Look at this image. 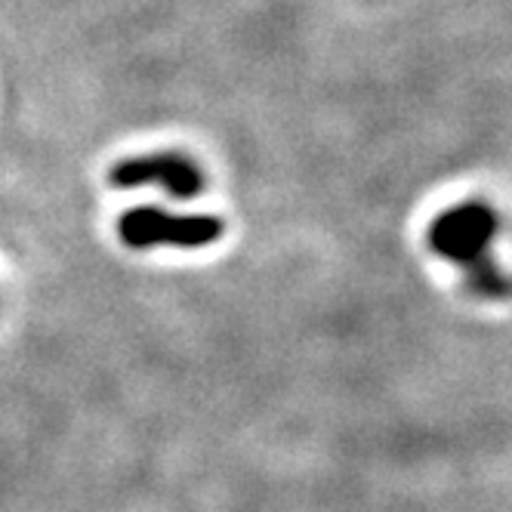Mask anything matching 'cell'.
<instances>
[{
    "mask_svg": "<svg viewBox=\"0 0 512 512\" xmlns=\"http://www.w3.org/2000/svg\"><path fill=\"white\" fill-rule=\"evenodd\" d=\"M223 223L213 216H167L158 210H133L121 219V238L130 247H152V244H182L201 247L219 238Z\"/></svg>",
    "mask_w": 512,
    "mask_h": 512,
    "instance_id": "6da1fadb",
    "label": "cell"
},
{
    "mask_svg": "<svg viewBox=\"0 0 512 512\" xmlns=\"http://www.w3.org/2000/svg\"><path fill=\"white\" fill-rule=\"evenodd\" d=\"M115 186L133 189V186H161L173 198H192L201 192V173L192 161L182 155H149L133 158L112 170Z\"/></svg>",
    "mask_w": 512,
    "mask_h": 512,
    "instance_id": "7a4b0ae2",
    "label": "cell"
}]
</instances>
